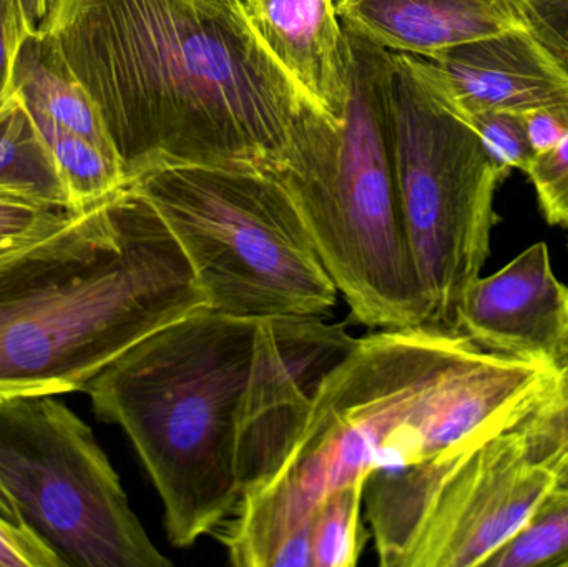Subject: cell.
Segmentation results:
<instances>
[{"label": "cell", "mask_w": 568, "mask_h": 567, "mask_svg": "<svg viewBox=\"0 0 568 567\" xmlns=\"http://www.w3.org/2000/svg\"><path fill=\"white\" fill-rule=\"evenodd\" d=\"M55 0H19L29 32H39L45 26Z\"/></svg>", "instance_id": "28"}, {"label": "cell", "mask_w": 568, "mask_h": 567, "mask_svg": "<svg viewBox=\"0 0 568 567\" xmlns=\"http://www.w3.org/2000/svg\"><path fill=\"white\" fill-rule=\"evenodd\" d=\"M82 212L17 193L0 192V260L65 229Z\"/></svg>", "instance_id": "21"}, {"label": "cell", "mask_w": 568, "mask_h": 567, "mask_svg": "<svg viewBox=\"0 0 568 567\" xmlns=\"http://www.w3.org/2000/svg\"><path fill=\"white\" fill-rule=\"evenodd\" d=\"M346 33L353 69L343 120L317 110L296 159L273 175L296 203L354 322L367 328L424 330L426 306L394 176L393 52Z\"/></svg>", "instance_id": "5"}, {"label": "cell", "mask_w": 568, "mask_h": 567, "mask_svg": "<svg viewBox=\"0 0 568 567\" xmlns=\"http://www.w3.org/2000/svg\"><path fill=\"white\" fill-rule=\"evenodd\" d=\"M400 55L456 117L552 110L568 119V72L529 29L474 40L436 57Z\"/></svg>", "instance_id": "11"}, {"label": "cell", "mask_w": 568, "mask_h": 567, "mask_svg": "<svg viewBox=\"0 0 568 567\" xmlns=\"http://www.w3.org/2000/svg\"><path fill=\"white\" fill-rule=\"evenodd\" d=\"M206 308L175 236L135 185L0 260V398L83 392L113 360Z\"/></svg>", "instance_id": "3"}, {"label": "cell", "mask_w": 568, "mask_h": 567, "mask_svg": "<svg viewBox=\"0 0 568 567\" xmlns=\"http://www.w3.org/2000/svg\"><path fill=\"white\" fill-rule=\"evenodd\" d=\"M0 483L65 566H172L92 428L53 395L0 398Z\"/></svg>", "instance_id": "9"}, {"label": "cell", "mask_w": 568, "mask_h": 567, "mask_svg": "<svg viewBox=\"0 0 568 567\" xmlns=\"http://www.w3.org/2000/svg\"><path fill=\"white\" fill-rule=\"evenodd\" d=\"M354 479L327 493L311 516V567L356 566L371 533L364 518V483Z\"/></svg>", "instance_id": "18"}, {"label": "cell", "mask_w": 568, "mask_h": 567, "mask_svg": "<svg viewBox=\"0 0 568 567\" xmlns=\"http://www.w3.org/2000/svg\"><path fill=\"white\" fill-rule=\"evenodd\" d=\"M0 518L7 519V522L16 526H26L16 502H13L12 496L7 493V489L3 488L2 483H0Z\"/></svg>", "instance_id": "29"}, {"label": "cell", "mask_w": 568, "mask_h": 567, "mask_svg": "<svg viewBox=\"0 0 568 567\" xmlns=\"http://www.w3.org/2000/svg\"><path fill=\"white\" fill-rule=\"evenodd\" d=\"M484 567H568V492L550 489Z\"/></svg>", "instance_id": "19"}, {"label": "cell", "mask_w": 568, "mask_h": 567, "mask_svg": "<svg viewBox=\"0 0 568 567\" xmlns=\"http://www.w3.org/2000/svg\"><path fill=\"white\" fill-rule=\"evenodd\" d=\"M459 119L476 132L504 175H509L514 169L526 172L534 152L520 115L509 112H474Z\"/></svg>", "instance_id": "22"}, {"label": "cell", "mask_w": 568, "mask_h": 567, "mask_svg": "<svg viewBox=\"0 0 568 567\" xmlns=\"http://www.w3.org/2000/svg\"><path fill=\"white\" fill-rule=\"evenodd\" d=\"M356 338L324 316L256 322L252 366L236 422L240 493L268 485L300 439L324 378Z\"/></svg>", "instance_id": "10"}, {"label": "cell", "mask_w": 568, "mask_h": 567, "mask_svg": "<svg viewBox=\"0 0 568 567\" xmlns=\"http://www.w3.org/2000/svg\"><path fill=\"white\" fill-rule=\"evenodd\" d=\"M10 93L19 97L27 109L37 110L63 129L92 140L120 160L99 107L70 69L49 30L27 32L23 37L13 63Z\"/></svg>", "instance_id": "15"}, {"label": "cell", "mask_w": 568, "mask_h": 567, "mask_svg": "<svg viewBox=\"0 0 568 567\" xmlns=\"http://www.w3.org/2000/svg\"><path fill=\"white\" fill-rule=\"evenodd\" d=\"M526 173L547 222L568 229V132L552 149L534 155Z\"/></svg>", "instance_id": "23"}, {"label": "cell", "mask_w": 568, "mask_h": 567, "mask_svg": "<svg viewBox=\"0 0 568 567\" xmlns=\"http://www.w3.org/2000/svg\"><path fill=\"white\" fill-rule=\"evenodd\" d=\"M0 192L73 210L29 110L16 95L0 110Z\"/></svg>", "instance_id": "17"}, {"label": "cell", "mask_w": 568, "mask_h": 567, "mask_svg": "<svg viewBox=\"0 0 568 567\" xmlns=\"http://www.w3.org/2000/svg\"><path fill=\"white\" fill-rule=\"evenodd\" d=\"M520 119H523L534 155L552 149L568 132L567 117L552 110H534V112L524 113Z\"/></svg>", "instance_id": "27"}, {"label": "cell", "mask_w": 568, "mask_h": 567, "mask_svg": "<svg viewBox=\"0 0 568 567\" xmlns=\"http://www.w3.org/2000/svg\"><path fill=\"white\" fill-rule=\"evenodd\" d=\"M0 567H65L55 551L27 526L0 518Z\"/></svg>", "instance_id": "24"}, {"label": "cell", "mask_w": 568, "mask_h": 567, "mask_svg": "<svg viewBox=\"0 0 568 567\" xmlns=\"http://www.w3.org/2000/svg\"><path fill=\"white\" fill-rule=\"evenodd\" d=\"M42 30L99 107L129 182L166 163L280 172L321 110L242 0H55Z\"/></svg>", "instance_id": "1"}, {"label": "cell", "mask_w": 568, "mask_h": 567, "mask_svg": "<svg viewBox=\"0 0 568 567\" xmlns=\"http://www.w3.org/2000/svg\"><path fill=\"white\" fill-rule=\"evenodd\" d=\"M530 32L568 72V0H529Z\"/></svg>", "instance_id": "25"}, {"label": "cell", "mask_w": 568, "mask_h": 567, "mask_svg": "<svg viewBox=\"0 0 568 567\" xmlns=\"http://www.w3.org/2000/svg\"><path fill=\"white\" fill-rule=\"evenodd\" d=\"M130 183L175 236L212 312L260 322L326 316L336 305L339 292L273 173L166 163Z\"/></svg>", "instance_id": "6"}, {"label": "cell", "mask_w": 568, "mask_h": 567, "mask_svg": "<svg viewBox=\"0 0 568 567\" xmlns=\"http://www.w3.org/2000/svg\"><path fill=\"white\" fill-rule=\"evenodd\" d=\"M554 489L523 423L466 455L364 483V518L383 567H484Z\"/></svg>", "instance_id": "8"}, {"label": "cell", "mask_w": 568, "mask_h": 567, "mask_svg": "<svg viewBox=\"0 0 568 567\" xmlns=\"http://www.w3.org/2000/svg\"><path fill=\"white\" fill-rule=\"evenodd\" d=\"M557 372L493 355L463 335L379 330L331 369L278 475L240 498L226 535L252 566H300L311 516L339 486L379 469L459 455L520 425Z\"/></svg>", "instance_id": "2"}, {"label": "cell", "mask_w": 568, "mask_h": 567, "mask_svg": "<svg viewBox=\"0 0 568 567\" xmlns=\"http://www.w3.org/2000/svg\"><path fill=\"white\" fill-rule=\"evenodd\" d=\"M27 32L19 0H0V110L12 95L13 63Z\"/></svg>", "instance_id": "26"}, {"label": "cell", "mask_w": 568, "mask_h": 567, "mask_svg": "<svg viewBox=\"0 0 568 567\" xmlns=\"http://www.w3.org/2000/svg\"><path fill=\"white\" fill-rule=\"evenodd\" d=\"M529 0H334L347 32L394 53L436 57L474 40L529 29Z\"/></svg>", "instance_id": "13"}, {"label": "cell", "mask_w": 568, "mask_h": 567, "mask_svg": "<svg viewBox=\"0 0 568 567\" xmlns=\"http://www.w3.org/2000/svg\"><path fill=\"white\" fill-rule=\"evenodd\" d=\"M253 30L301 90L343 120L353 53L334 0H242Z\"/></svg>", "instance_id": "14"}, {"label": "cell", "mask_w": 568, "mask_h": 567, "mask_svg": "<svg viewBox=\"0 0 568 567\" xmlns=\"http://www.w3.org/2000/svg\"><path fill=\"white\" fill-rule=\"evenodd\" d=\"M460 335L484 352L562 369L568 363V286L536 243L509 265L470 285Z\"/></svg>", "instance_id": "12"}, {"label": "cell", "mask_w": 568, "mask_h": 567, "mask_svg": "<svg viewBox=\"0 0 568 567\" xmlns=\"http://www.w3.org/2000/svg\"><path fill=\"white\" fill-rule=\"evenodd\" d=\"M27 110L45 143L75 212L100 205L129 185V176L116 156L100 149L92 140L63 129L43 113Z\"/></svg>", "instance_id": "16"}, {"label": "cell", "mask_w": 568, "mask_h": 567, "mask_svg": "<svg viewBox=\"0 0 568 567\" xmlns=\"http://www.w3.org/2000/svg\"><path fill=\"white\" fill-rule=\"evenodd\" d=\"M530 455L554 476V488L568 492V363L557 372L549 395L523 422Z\"/></svg>", "instance_id": "20"}, {"label": "cell", "mask_w": 568, "mask_h": 567, "mask_svg": "<svg viewBox=\"0 0 568 567\" xmlns=\"http://www.w3.org/2000/svg\"><path fill=\"white\" fill-rule=\"evenodd\" d=\"M256 322L209 308L126 350L83 393L120 426L149 473L175 548L222 528L239 505L236 422Z\"/></svg>", "instance_id": "4"}, {"label": "cell", "mask_w": 568, "mask_h": 567, "mask_svg": "<svg viewBox=\"0 0 568 567\" xmlns=\"http://www.w3.org/2000/svg\"><path fill=\"white\" fill-rule=\"evenodd\" d=\"M390 123L397 199L426 306V332L460 335V308L490 253L506 179L483 142L394 53Z\"/></svg>", "instance_id": "7"}]
</instances>
